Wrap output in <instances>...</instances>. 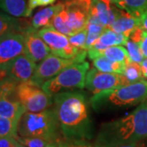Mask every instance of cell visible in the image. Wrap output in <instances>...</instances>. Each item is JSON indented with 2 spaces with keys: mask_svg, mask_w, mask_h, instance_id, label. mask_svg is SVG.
Masks as SVG:
<instances>
[{
  "mask_svg": "<svg viewBox=\"0 0 147 147\" xmlns=\"http://www.w3.org/2000/svg\"><path fill=\"white\" fill-rule=\"evenodd\" d=\"M16 141L27 147H46L49 141L41 137H21L16 135Z\"/></svg>",
  "mask_w": 147,
  "mask_h": 147,
  "instance_id": "obj_28",
  "label": "cell"
},
{
  "mask_svg": "<svg viewBox=\"0 0 147 147\" xmlns=\"http://www.w3.org/2000/svg\"><path fill=\"white\" fill-rule=\"evenodd\" d=\"M20 143L15 137H2L0 138V147H19Z\"/></svg>",
  "mask_w": 147,
  "mask_h": 147,
  "instance_id": "obj_30",
  "label": "cell"
},
{
  "mask_svg": "<svg viewBox=\"0 0 147 147\" xmlns=\"http://www.w3.org/2000/svg\"><path fill=\"white\" fill-rule=\"evenodd\" d=\"M58 147H69V144L67 141L63 138V139H61V138H60L59 140H58Z\"/></svg>",
  "mask_w": 147,
  "mask_h": 147,
  "instance_id": "obj_35",
  "label": "cell"
},
{
  "mask_svg": "<svg viewBox=\"0 0 147 147\" xmlns=\"http://www.w3.org/2000/svg\"><path fill=\"white\" fill-rule=\"evenodd\" d=\"M61 134L54 107L37 113L26 111L17 123V135L21 137H41L53 142L59 140Z\"/></svg>",
  "mask_w": 147,
  "mask_h": 147,
  "instance_id": "obj_4",
  "label": "cell"
},
{
  "mask_svg": "<svg viewBox=\"0 0 147 147\" xmlns=\"http://www.w3.org/2000/svg\"><path fill=\"white\" fill-rule=\"evenodd\" d=\"M147 138V100L129 115L101 124L94 147H115Z\"/></svg>",
  "mask_w": 147,
  "mask_h": 147,
  "instance_id": "obj_2",
  "label": "cell"
},
{
  "mask_svg": "<svg viewBox=\"0 0 147 147\" xmlns=\"http://www.w3.org/2000/svg\"><path fill=\"white\" fill-rule=\"evenodd\" d=\"M87 55V51H83L78 57L65 59L51 53L37 65L36 70L30 82L41 87L45 82L55 77L64 69L76 62L84 61Z\"/></svg>",
  "mask_w": 147,
  "mask_h": 147,
  "instance_id": "obj_7",
  "label": "cell"
},
{
  "mask_svg": "<svg viewBox=\"0 0 147 147\" xmlns=\"http://www.w3.org/2000/svg\"><path fill=\"white\" fill-rule=\"evenodd\" d=\"M101 56H105V57H107L113 61L123 62L126 65L131 61L127 49L122 45L107 47L105 51H103Z\"/></svg>",
  "mask_w": 147,
  "mask_h": 147,
  "instance_id": "obj_23",
  "label": "cell"
},
{
  "mask_svg": "<svg viewBox=\"0 0 147 147\" xmlns=\"http://www.w3.org/2000/svg\"><path fill=\"white\" fill-rule=\"evenodd\" d=\"M101 1L105 2L106 3H109V4H115V3L118 0H101Z\"/></svg>",
  "mask_w": 147,
  "mask_h": 147,
  "instance_id": "obj_39",
  "label": "cell"
},
{
  "mask_svg": "<svg viewBox=\"0 0 147 147\" xmlns=\"http://www.w3.org/2000/svg\"><path fill=\"white\" fill-rule=\"evenodd\" d=\"M36 63L27 57L26 54H22L14 60L6 69L7 77L13 79L19 83L30 82L37 68Z\"/></svg>",
  "mask_w": 147,
  "mask_h": 147,
  "instance_id": "obj_15",
  "label": "cell"
},
{
  "mask_svg": "<svg viewBox=\"0 0 147 147\" xmlns=\"http://www.w3.org/2000/svg\"><path fill=\"white\" fill-rule=\"evenodd\" d=\"M127 84L123 74L105 73L96 68L91 69L88 71L85 80L86 88L92 95Z\"/></svg>",
  "mask_w": 147,
  "mask_h": 147,
  "instance_id": "obj_11",
  "label": "cell"
},
{
  "mask_svg": "<svg viewBox=\"0 0 147 147\" xmlns=\"http://www.w3.org/2000/svg\"><path fill=\"white\" fill-rule=\"evenodd\" d=\"M28 0H0V10L10 16L26 17Z\"/></svg>",
  "mask_w": 147,
  "mask_h": 147,
  "instance_id": "obj_20",
  "label": "cell"
},
{
  "mask_svg": "<svg viewBox=\"0 0 147 147\" xmlns=\"http://www.w3.org/2000/svg\"><path fill=\"white\" fill-rule=\"evenodd\" d=\"M19 147H27V146H23V145H21V143H20V146H19Z\"/></svg>",
  "mask_w": 147,
  "mask_h": 147,
  "instance_id": "obj_40",
  "label": "cell"
},
{
  "mask_svg": "<svg viewBox=\"0 0 147 147\" xmlns=\"http://www.w3.org/2000/svg\"><path fill=\"white\" fill-rule=\"evenodd\" d=\"M125 46H126L127 51L128 53L130 61L132 62H136V63L138 64L142 63L145 57L142 54L139 43L128 39L127 42H126V44H125Z\"/></svg>",
  "mask_w": 147,
  "mask_h": 147,
  "instance_id": "obj_26",
  "label": "cell"
},
{
  "mask_svg": "<svg viewBox=\"0 0 147 147\" xmlns=\"http://www.w3.org/2000/svg\"><path fill=\"white\" fill-rule=\"evenodd\" d=\"M140 22L142 28L147 30V10L145 11L140 16Z\"/></svg>",
  "mask_w": 147,
  "mask_h": 147,
  "instance_id": "obj_33",
  "label": "cell"
},
{
  "mask_svg": "<svg viewBox=\"0 0 147 147\" xmlns=\"http://www.w3.org/2000/svg\"><path fill=\"white\" fill-rule=\"evenodd\" d=\"M129 38L123 34L116 33L110 28H106L99 38L87 50L88 56L91 60H95L102 55L107 47L122 45L125 46Z\"/></svg>",
  "mask_w": 147,
  "mask_h": 147,
  "instance_id": "obj_14",
  "label": "cell"
},
{
  "mask_svg": "<svg viewBox=\"0 0 147 147\" xmlns=\"http://www.w3.org/2000/svg\"><path fill=\"white\" fill-rule=\"evenodd\" d=\"M25 54V37L13 33L0 38V69L6 70L14 60Z\"/></svg>",
  "mask_w": 147,
  "mask_h": 147,
  "instance_id": "obj_12",
  "label": "cell"
},
{
  "mask_svg": "<svg viewBox=\"0 0 147 147\" xmlns=\"http://www.w3.org/2000/svg\"><path fill=\"white\" fill-rule=\"evenodd\" d=\"M46 147H58V140L57 141H53L47 144Z\"/></svg>",
  "mask_w": 147,
  "mask_h": 147,
  "instance_id": "obj_37",
  "label": "cell"
},
{
  "mask_svg": "<svg viewBox=\"0 0 147 147\" xmlns=\"http://www.w3.org/2000/svg\"><path fill=\"white\" fill-rule=\"evenodd\" d=\"M147 100V80L100 92L90 98V105L96 111L120 109L140 105Z\"/></svg>",
  "mask_w": 147,
  "mask_h": 147,
  "instance_id": "obj_3",
  "label": "cell"
},
{
  "mask_svg": "<svg viewBox=\"0 0 147 147\" xmlns=\"http://www.w3.org/2000/svg\"><path fill=\"white\" fill-rule=\"evenodd\" d=\"M23 34L25 37V54L34 63L42 62L52 53L46 42L38 35L37 30L30 27Z\"/></svg>",
  "mask_w": 147,
  "mask_h": 147,
  "instance_id": "obj_13",
  "label": "cell"
},
{
  "mask_svg": "<svg viewBox=\"0 0 147 147\" xmlns=\"http://www.w3.org/2000/svg\"><path fill=\"white\" fill-rule=\"evenodd\" d=\"M119 8L115 4H109L101 0H93L88 21L99 24L105 29L110 28L118 15Z\"/></svg>",
  "mask_w": 147,
  "mask_h": 147,
  "instance_id": "obj_16",
  "label": "cell"
},
{
  "mask_svg": "<svg viewBox=\"0 0 147 147\" xmlns=\"http://www.w3.org/2000/svg\"><path fill=\"white\" fill-rule=\"evenodd\" d=\"M93 0H66L61 12L71 34L86 28Z\"/></svg>",
  "mask_w": 147,
  "mask_h": 147,
  "instance_id": "obj_9",
  "label": "cell"
},
{
  "mask_svg": "<svg viewBox=\"0 0 147 147\" xmlns=\"http://www.w3.org/2000/svg\"><path fill=\"white\" fill-rule=\"evenodd\" d=\"M37 34L46 42L51 53L60 57L73 59L78 57L83 51H86L74 47L69 42L67 35L56 30L51 26L39 29L37 30Z\"/></svg>",
  "mask_w": 147,
  "mask_h": 147,
  "instance_id": "obj_8",
  "label": "cell"
},
{
  "mask_svg": "<svg viewBox=\"0 0 147 147\" xmlns=\"http://www.w3.org/2000/svg\"><path fill=\"white\" fill-rule=\"evenodd\" d=\"M63 3H58L57 4L49 6L37 11L30 21L32 29L38 30L41 28L50 26L53 18L63 7Z\"/></svg>",
  "mask_w": 147,
  "mask_h": 147,
  "instance_id": "obj_19",
  "label": "cell"
},
{
  "mask_svg": "<svg viewBox=\"0 0 147 147\" xmlns=\"http://www.w3.org/2000/svg\"><path fill=\"white\" fill-rule=\"evenodd\" d=\"M139 45H140V47H141V50H142V53L143 54V56H144V57L147 58V30H144L141 42H139Z\"/></svg>",
  "mask_w": 147,
  "mask_h": 147,
  "instance_id": "obj_32",
  "label": "cell"
},
{
  "mask_svg": "<svg viewBox=\"0 0 147 147\" xmlns=\"http://www.w3.org/2000/svg\"><path fill=\"white\" fill-rule=\"evenodd\" d=\"M6 77H7V71L3 69H0V81Z\"/></svg>",
  "mask_w": 147,
  "mask_h": 147,
  "instance_id": "obj_38",
  "label": "cell"
},
{
  "mask_svg": "<svg viewBox=\"0 0 147 147\" xmlns=\"http://www.w3.org/2000/svg\"><path fill=\"white\" fill-rule=\"evenodd\" d=\"M140 26V18L119 8L115 20L110 26V29L116 33L123 34L129 38L131 33Z\"/></svg>",
  "mask_w": 147,
  "mask_h": 147,
  "instance_id": "obj_17",
  "label": "cell"
},
{
  "mask_svg": "<svg viewBox=\"0 0 147 147\" xmlns=\"http://www.w3.org/2000/svg\"><path fill=\"white\" fill-rule=\"evenodd\" d=\"M30 22L0 11V38L13 33L24 34L30 28Z\"/></svg>",
  "mask_w": 147,
  "mask_h": 147,
  "instance_id": "obj_18",
  "label": "cell"
},
{
  "mask_svg": "<svg viewBox=\"0 0 147 147\" xmlns=\"http://www.w3.org/2000/svg\"><path fill=\"white\" fill-rule=\"evenodd\" d=\"M89 104L86 93L81 91H67L53 96V107L65 140L90 141L93 138Z\"/></svg>",
  "mask_w": 147,
  "mask_h": 147,
  "instance_id": "obj_1",
  "label": "cell"
},
{
  "mask_svg": "<svg viewBox=\"0 0 147 147\" xmlns=\"http://www.w3.org/2000/svg\"><path fill=\"white\" fill-rule=\"evenodd\" d=\"M115 147H144L142 144H140V142L137 143H131V144H126V145H122V146H118Z\"/></svg>",
  "mask_w": 147,
  "mask_h": 147,
  "instance_id": "obj_36",
  "label": "cell"
},
{
  "mask_svg": "<svg viewBox=\"0 0 147 147\" xmlns=\"http://www.w3.org/2000/svg\"><path fill=\"white\" fill-rule=\"evenodd\" d=\"M93 65L95 68L102 72L121 74H123L127 65L126 64L123 62L113 61L105 57V56H100L93 60Z\"/></svg>",
  "mask_w": 147,
  "mask_h": 147,
  "instance_id": "obj_21",
  "label": "cell"
},
{
  "mask_svg": "<svg viewBox=\"0 0 147 147\" xmlns=\"http://www.w3.org/2000/svg\"><path fill=\"white\" fill-rule=\"evenodd\" d=\"M123 74L125 77L128 84H134L144 79L142 76L141 64L132 62V61H130L127 65L125 70Z\"/></svg>",
  "mask_w": 147,
  "mask_h": 147,
  "instance_id": "obj_24",
  "label": "cell"
},
{
  "mask_svg": "<svg viewBox=\"0 0 147 147\" xmlns=\"http://www.w3.org/2000/svg\"><path fill=\"white\" fill-rule=\"evenodd\" d=\"M69 147H94L88 140H66Z\"/></svg>",
  "mask_w": 147,
  "mask_h": 147,
  "instance_id": "obj_31",
  "label": "cell"
},
{
  "mask_svg": "<svg viewBox=\"0 0 147 147\" xmlns=\"http://www.w3.org/2000/svg\"><path fill=\"white\" fill-rule=\"evenodd\" d=\"M17 84L8 77L0 81V116L18 122L26 110L16 96Z\"/></svg>",
  "mask_w": 147,
  "mask_h": 147,
  "instance_id": "obj_10",
  "label": "cell"
},
{
  "mask_svg": "<svg viewBox=\"0 0 147 147\" xmlns=\"http://www.w3.org/2000/svg\"><path fill=\"white\" fill-rule=\"evenodd\" d=\"M115 5L140 18L142 13L147 10V0H118Z\"/></svg>",
  "mask_w": 147,
  "mask_h": 147,
  "instance_id": "obj_22",
  "label": "cell"
},
{
  "mask_svg": "<svg viewBox=\"0 0 147 147\" xmlns=\"http://www.w3.org/2000/svg\"><path fill=\"white\" fill-rule=\"evenodd\" d=\"M57 0H28L26 17L31 16L33 11L38 7H47L53 4Z\"/></svg>",
  "mask_w": 147,
  "mask_h": 147,
  "instance_id": "obj_29",
  "label": "cell"
},
{
  "mask_svg": "<svg viewBox=\"0 0 147 147\" xmlns=\"http://www.w3.org/2000/svg\"><path fill=\"white\" fill-rule=\"evenodd\" d=\"M87 36H88V31L85 28L80 31L74 33L69 37V42L73 45L74 47H77L80 50H86V41H87Z\"/></svg>",
  "mask_w": 147,
  "mask_h": 147,
  "instance_id": "obj_27",
  "label": "cell"
},
{
  "mask_svg": "<svg viewBox=\"0 0 147 147\" xmlns=\"http://www.w3.org/2000/svg\"><path fill=\"white\" fill-rule=\"evenodd\" d=\"M16 96L26 111L28 112H41L53 105V97L49 96L40 86L31 82L17 84Z\"/></svg>",
  "mask_w": 147,
  "mask_h": 147,
  "instance_id": "obj_6",
  "label": "cell"
},
{
  "mask_svg": "<svg viewBox=\"0 0 147 147\" xmlns=\"http://www.w3.org/2000/svg\"><path fill=\"white\" fill-rule=\"evenodd\" d=\"M141 66H142L143 79L147 80V58H145V59L143 60V61L141 63Z\"/></svg>",
  "mask_w": 147,
  "mask_h": 147,
  "instance_id": "obj_34",
  "label": "cell"
},
{
  "mask_svg": "<svg viewBox=\"0 0 147 147\" xmlns=\"http://www.w3.org/2000/svg\"><path fill=\"white\" fill-rule=\"evenodd\" d=\"M18 122L0 116V138L16 137L17 135Z\"/></svg>",
  "mask_w": 147,
  "mask_h": 147,
  "instance_id": "obj_25",
  "label": "cell"
},
{
  "mask_svg": "<svg viewBox=\"0 0 147 147\" xmlns=\"http://www.w3.org/2000/svg\"><path fill=\"white\" fill-rule=\"evenodd\" d=\"M88 69V62L85 61L76 62L47 80L41 88L51 97L63 92L83 89L85 88V80Z\"/></svg>",
  "mask_w": 147,
  "mask_h": 147,
  "instance_id": "obj_5",
  "label": "cell"
}]
</instances>
